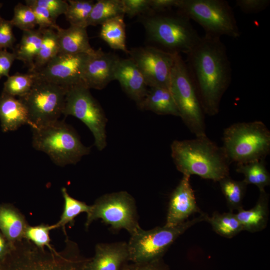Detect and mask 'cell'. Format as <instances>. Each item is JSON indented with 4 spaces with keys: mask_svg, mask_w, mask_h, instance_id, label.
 I'll return each instance as SVG.
<instances>
[{
    "mask_svg": "<svg viewBox=\"0 0 270 270\" xmlns=\"http://www.w3.org/2000/svg\"><path fill=\"white\" fill-rule=\"evenodd\" d=\"M2 4L0 2V9L2 8ZM2 18L0 16V22L1 20H2Z\"/></svg>",
    "mask_w": 270,
    "mask_h": 270,
    "instance_id": "f6af8a7d",
    "label": "cell"
},
{
    "mask_svg": "<svg viewBox=\"0 0 270 270\" xmlns=\"http://www.w3.org/2000/svg\"><path fill=\"white\" fill-rule=\"evenodd\" d=\"M178 0H150V11L153 13H160L170 10L172 8H177Z\"/></svg>",
    "mask_w": 270,
    "mask_h": 270,
    "instance_id": "7bdbcfd3",
    "label": "cell"
},
{
    "mask_svg": "<svg viewBox=\"0 0 270 270\" xmlns=\"http://www.w3.org/2000/svg\"><path fill=\"white\" fill-rule=\"evenodd\" d=\"M67 90L36 74L30 91L18 98L28 110L32 128L58 120L63 114Z\"/></svg>",
    "mask_w": 270,
    "mask_h": 270,
    "instance_id": "8fae6325",
    "label": "cell"
},
{
    "mask_svg": "<svg viewBox=\"0 0 270 270\" xmlns=\"http://www.w3.org/2000/svg\"><path fill=\"white\" fill-rule=\"evenodd\" d=\"M128 54L142 74L148 86L170 89L175 54L154 46L133 48Z\"/></svg>",
    "mask_w": 270,
    "mask_h": 270,
    "instance_id": "4fadbf2b",
    "label": "cell"
},
{
    "mask_svg": "<svg viewBox=\"0 0 270 270\" xmlns=\"http://www.w3.org/2000/svg\"><path fill=\"white\" fill-rule=\"evenodd\" d=\"M16 60L14 52H8L6 49L0 50V79L8 77L11 66Z\"/></svg>",
    "mask_w": 270,
    "mask_h": 270,
    "instance_id": "b9f144b4",
    "label": "cell"
},
{
    "mask_svg": "<svg viewBox=\"0 0 270 270\" xmlns=\"http://www.w3.org/2000/svg\"><path fill=\"white\" fill-rule=\"evenodd\" d=\"M122 270H170L162 259L144 262L127 264Z\"/></svg>",
    "mask_w": 270,
    "mask_h": 270,
    "instance_id": "60d3db41",
    "label": "cell"
},
{
    "mask_svg": "<svg viewBox=\"0 0 270 270\" xmlns=\"http://www.w3.org/2000/svg\"><path fill=\"white\" fill-rule=\"evenodd\" d=\"M190 180V176L183 175L171 194L164 226H176L186 221L194 213H203L197 206Z\"/></svg>",
    "mask_w": 270,
    "mask_h": 270,
    "instance_id": "2e32d148",
    "label": "cell"
},
{
    "mask_svg": "<svg viewBox=\"0 0 270 270\" xmlns=\"http://www.w3.org/2000/svg\"><path fill=\"white\" fill-rule=\"evenodd\" d=\"M124 15L110 19L101 26L100 38L111 48L120 50L128 54L126 44V24Z\"/></svg>",
    "mask_w": 270,
    "mask_h": 270,
    "instance_id": "d4e9b609",
    "label": "cell"
},
{
    "mask_svg": "<svg viewBox=\"0 0 270 270\" xmlns=\"http://www.w3.org/2000/svg\"><path fill=\"white\" fill-rule=\"evenodd\" d=\"M10 20L2 19L0 22V50L12 48L16 38Z\"/></svg>",
    "mask_w": 270,
    "mask_h": 270,
    "instance_id": "f35d334b",
    "label": "cell"
},
{
    "mask_svg": "<svg viewBox=\"0 0 270 270\" xmlns=\"http://www.w3.org/2000/svg\"><path fill=\"white\" fill-rule=\"evenodd\" d=\"M28 225L24 216L14 206L0 204V231L10 246L24 238Z\"/></svg>",
    "mask_w": 270,
    "mask_h": 270,
    "instance_id": "44dd1931",
    "label": "cell"
},
{
    "mask_svg": "<svg viewBox=\"0 0 270 270\" xmlns=\"http://www.w3.org/2000/svg\"><path fill=\"white\" fill-rule=\"evenodd\" d=\"M90 54L58 53L36 73L40 77L66 88L83 84L82 77Z\"/></svg>",
    "mask_w": 270,
    "mask_h": 270,
    "instance_id": "5bb4252c",
    "label": "cell"
},
{
    "mask_svg": "<svg viewBox=\"0 0 270 270\" xmlns=\"http://www.w3.org/2000/svg\"><path fill=\"white\" fill-rule=\"evenodd\" d=\"M243 230L258 232L266 226L268 216V195L265 190L260 192L258 199L252 208H243L235 214Z\"/></svg>",
    "mask_w": 270,
    "mask_h": 270,
    "instance_id": "7402d4cb",
    "label": "cell"
},
{
    "mask_svg": "<svg viewBox=\"0 0 270 270\" xmlns=\"http://www.w3.org/2000/svg\"><path fill=\"white\" fill-rule=\"evenodd\" d=\"M0 120L4 132L30 124L28 110L22 101L2 92L0 96Z\"/></svg>",
    "mask_w": 270,
    "mask_h": 270,
    "instance_id": "d6986e66",
    "label": "cell"
},
{
    "mask_svg": "<svg viewBox=\"0 0 270 270\" xmlns=\"http://www.w3.org/2000/svg\"><path fill=\"white\" fill-rule=\"evenodd\" d=\"M236 6L244 13L257 14L266 9L270 0H237Z\"/></svg>",
    "mask_w": 270,
    "mask_h": 270,
    "instance_id": "ab89813d",
    "label": "cell"
},
{
    "mask_svg": "<svg viewBox=\"0 0 270 270\" xmlns=\"http://www.w3.org/2000/svg\"><path fill=\"white\" fill-rule=\"evenodd\" d=\"M12 25L22 31L34 29L37 25L34 14L28 6L18 3L14 8V16L10 20Z\"/></svg>",
    "mask_w": 270,
    "mask_h": 270,
    "instance_id": "e575fe53",
    "label": "cell"
},
{
    "mask_svg": "<svg viewBox=\"0 0 270 270\" xmlns=\"http://www.w3.org/2000/svg\"><path fill=\"white\" fill-rule=\"evenodd\" d=\"M60 46L59 53L66 54H93L86 28L72 26L67 28L59 27L56 30Z\"/></svg>",
    "mask_w": 270,
    "mask_h": 270,
    "instance_id": "ffe728a7",
    "label": "cell"
},
{
    "mask_svg": "<svg viewBox=\"0 0 270 270\" xmlns=\"http://www.w3.org/2000/svg\"><path fill=\"white\" fill-rule=\"evenodd\" d=\"M186 56V63L204 114H217L232 78L224 44L220 38L204 35Z\"/></svg>",
    "mask_w": 270,
    "mask_h": 270,
    "instance_id": "6da1fadb",
    "label": "cell"
},
{
    "mask_svg": "<svg viewBox=\"0 0 270 270\" xmlns=\"http://www.w3.org/2000/svg\"><path fill=\"white\" fill-rule=\"evenodd\" d=\"M42 39V30L38 28L23 31L20 41L13 52L16 55V60L22 62L28 67L29 72L33 68Z\"/></svg>",
    "mask_w": 270,
    "mask_h": 270,
    "instance_id": "cb8c5ba5",
    "label": "cell"
},
{
    "mask_svg": "<svg viewBox=\"0 0 270 270\" xmlns=\"http://www.w3.org/2000/svg\"><path fill=\"white\" fill-rule=\"evenodd\" d=\"M178 10L198 24L205 36L238 38L240 32L232 8L224 0H178Z\"/></svg>",
    "mask_w": 270,
    "mask_h": 270,
    "instance_id": "52a82bcc",
    "label": "cell"
},
{
    "mask_svg": "<svg viewBox=\"0 0 270 270\" xmlns=\"http://www.w3.org/2000/svg\"><path fill=\"white\" fill-rule=\"evenodd\" d=\"M120 58L100 48L90 54L82 77L83 84L90 90H102L114 80V72Z\"/></svg>",
    "mask_w": 270,
    "mask_h": 270,
    "instance_id": "9a60e30c",
    "label": "cell"
},
{
    "mask_svg": "<svg viewBox=\"0 0 270 270\" xmlns=\"http://www.w3.org/2000/svg\"><path fill=\"white\" fill-rule=\"evenodd\" d=\"M114 80L119 82L124 91L138 106L147 94L148 86L132 58H120L115 70Z\"/></svg>",
    "mask_w": 270,
    "mask_h": 270,
    "instance_id": "ac0fdd59",
    "label": "cell"
},
{
    "mask_svg": "<svg viewBox=\"0 0 270 270\" xmlns=\"http://www.w3.org/2000/svg\"><path fill=\"white\" fill-rule=\"evenodd\" d=\"M236 171L243 174L244 178L242 180L247 185L256 186L260 192L264 190L265 188L270 184V175L266 168L264 160L237 164Z\"/></svg>",
    "mask_w": 270,
    "mask_h": 270,
    "instance_id": "484cf974",
    "label": "cell"
},
{
    "mask_svg": "<svg viewBox=\"0 0 270 270\" xmlns=\"http://www.w3.org/2000/svg\"><path fill=\"white\" fill-rule=\"evenodd\" d=\"M36 77V73L31 72L10 76L4 82L2 92L14 97L24 96L31 90Z\"/></svg>",
    "mask_w": 270,
    "mask_h": 270,
    "instance_id": "1f68e13d",
    "label": "cell"
},
{
    "mask_svg": "<svg viewBox=\"0 0 270 270\" xmlns=\"http://www.w3.org/2000/svg\"><path fill=\"white\" fill-rule=\"evenodd\" d=\"M170 148L176 166L183 175H197L214 182H219L229 176L230 162L222 147L206 136L192 140H175Z\"/></svg>",
    "mask_w": 270,
    "mask_h": 270,
    "instance_id": "3957f363",
    "label": "cell"
},
{
    "mask_svg": "<svg viewBox=\"0 0 270 270\" xmlns=\"http://www.w3.org/2000/svg\"><path fill=\"white\" fill-rule=\"evenodd\" d=\"M206 214L174 227L166 226L149 230L141 227L130 234L128 242L130 261L144 262L162 259L172 244L186 230L194 224L205 220Z\"/></svg>",
    "mask_w": 270,
    "mask_h": 270,
    "instance_id": "9c48e42d",
    "label": "cell"
},
{
    "mask_svg": "<svg viewBox=\"0 0 270 270\" xmlns=\"http://www.w3.org/2000/svg\"><path fill=\"white\" fill-rule=\"evenodd\" d=\"M138 106L142 110H150L160 115L180 116L173 96L170 89L168 88H150Z\"/></svg>",
    "mask_w": 270,
    "mask_h": 270,
    "instance_id": "603a6c76",
    "label": "cell"
},
{
    "mask_svg": "<svg viewBox=\"0 0 270 270\" xmlns=\"http://www.w3.org/2000/svg\"><path fill=\"white\" fill-rule=\"evenodd\" d=\"M32 144L36 150L47 154L56 165L75 164L90 148L84 145L74 128L62 120L32 128Z\"/></svg>",
    "mask_w": 270,
    "mask_h": 270,
    "instance_id": "5b68a950",
    "label": "cell"
},
{
    "mask_svg": "<svg viewBox=\"0 0 270 270\" xmlns=\"http://www.w3.org/2000/svg\"><path fill=\"white\" fill-rule=\"evenodd\" d=\"M124 14L130 17L150 10V0H122Z\"/></svg>",
    "mask_w": 270,
    "mask_h": 270,
    "instance_id": "74e56055",
    "label": "cell"
},
{
    "mask_svg": "<svg viewBox=\"0 0 270 270\" xmlns=\"http://www.w3.org/2000/svg\"><path fill=\"white\" fill-rule=\"evenodd\" d=\"M75 242L66 240L60 252L40 248L25 238L10 246L0 270H84L88 260Z\"/></svg>",
    "mask_w": 270,
    "mask_h": 270,
    "instance_id": "7a4b0ae2",
    "label": "cell"
},
{
    "mask_svg": "<svg viewBox=\"0 0 270 270\" xmlns=\"http://www.w3.org/2000/svg\"><path fill=\"white\" fill-rule=\"evenodd\" d=\"M222 140L230 163L265 160L270 152V132L261 121L234 124L224 130Z\"/></svg>",
    "mask_w": 270,
    "mask_h": 270,
    "instance_id": "8992f818",
    "label": "cell"
},
{
    "mask_svg": "<svg viewBox=\"0 0 270 270\" xmlns=\"http://www.w3.org/2000/svg\"><path fill=\"white\" fill-rule=\"evenodd\" d=\"M228 206L232 212L242 208V202L246 186L243 180L238 181L227 176L218 182Z\"/></svg>",
    "mask_w": 270,
    "mask_h": 270,
    "instance_id": "f546056e",
    "label": "cell"
},
{
    "mask_svg": "<svg viewBox=\"0 0 270 270\" xmlns=\"http://www.w3.org/2000/svg\"><path fill=\"white\" fill-rule=\"evenodd\" d=\"M190 20L178 12L153 13L144 19L142 23L150 40L162 50L172 54H187L200 41L201 38Z\"/></svg>",
    "mask_w": 270,
    "mask_h": 270,
    "instance_id": "277c9868",
    "label": "cell"
},
{
    "mask_svg": "<svg viewBox=\"0 0 270 270\" xmlns=\"http://www.w3.org/2000/svg\"><path fill=\"white\" fill-rule=\"evenodd\" d=\"M170 90L184 124L196 137L206 136L204 113L186 63L178 54L174 55Z\"/></svg>",
    "mask_w": 270,
    "mask_h": 270,
    "instance_id": "ba28073f",
    "label": "cell"
},
{
    "mask_svg": "<svg viewBox=\"0 0 270 270\" xmlns=\"http://www.w3.org/2000/svg\"><path fill=\"white\" fill-rule=\"evenodd\" d=\"M10 250V245L0 231V262L2 261Z\"/></svg>",
    "mask_w": 270,
    "mask_h": 270,
    "instance_id": "ee69618b",
    "label": "cell"
},
{
    "mask_svg": "<svg viewBox=\"0 0 270 270\" xmlns=\"http://www.w3.org/2000/svg\"><path fill=\"white\" fill-rule=\"evenodd\" d=\"M25 2L26 4L32 10L39 29L52 28L56 30L60 27L56 24V20L54 18L46 9L34 4L30 0H26Z\"/></svg>",
    "mask_w": 270,
    "mask_h": 270,
    "instance_id": "d590c367",
    "label": "cell"
},
{
    "mask_svg": "<svg viewBox=\"0 0 270 270\" xmlns=\"http://www.w3.org/2000/svg\"><path fill=\"white\" fill-rule=\"evenodd\" d=\"M62 193L64 199V210L59 221L54 225L55 228H62L66 234V225L74 224V218L80 213L87 214L90 210V206L72 197L65 188H62Z\"/></svg>",
    "mask_w": 270,
    "mask_h": 270,
    "instance_id": "4dcf8cb0",
    "label": "cell"
},
{
    "mask_svg": "<svg viewBox=\"0 0 270 270\" xmlns=\"http://www.w3.org/2000/svg\"><path fill=\"white\" fill-rule=\"evenodd\" d=\"M205 220L211 224L216 234L226 238H232L243 230L236 214L232 212L222 214L216 212L211 217L206 214Z\"/></svg>",
    "mask_w": 270,
    "mask_h": 270,
    "instance_id": "f1b7e54d",
    "label": "cell"
},
{
    "mask_svg": "<svg viewBox=\"0 0 270 270\" xmlns=\"http://www.w3.org/2000/svg\"><path fill=\"white\" fill-rule=\"evenodd\" d=\"M86 214V229L98 219L109 226L112 231L124 229L130 235L140 228L136 200L126 191L113 192L100 196L90 206Z\"/></svg>",
    "mask_w": 270,
    "mask_h": 270,
    "instance_id": "30bf717a",
    "label": "cell"
},
{
    "mask_svg": "<svg viewBox=\"0 0 270 270\" xmlns=\"http://www.w3.org/2000/svg\"><path fill=\"white\" fill-rule=\"evenodd\" d=\"M64 14L70 25L86 28L88 19L95 2L91 0H70Z\"/></svg>",
    "mask_w": 270,
    "mask_h": 270,
    "instance_id": "d6a6232c",
    "label": "cell"
},
{
    "mask_svg": "<svg viewBox=\"0 0 270 270\" xmlns=\"http://www.w3.org/2000/svg\"><path fill=\"white\" fill-rule=\"evenodd\" d=\"M128 261V242L98 243L94 256L88 258L84 270H122Z\"/></svg>",
    "mask_w": 270,
    "mask_h": 270,
    "instance_id": "e0dca14e",
    "label": "cell"
},
{
    "mask_svg": "<svg viewBox=\"0 0 270 270\" xmlns=\"http://www.w3.org/2000/svg\"><path fill=\"white\" fill-rule=\"evenodd\" d=\"M42 44L34 60V67L31 72H38L60 52V46L56 30L52 28H46L42 30Z\"/></svg>",
    "mask_w": 270,
    "mask_h": 270,
    "instance_id": "4316f807",
    "label": "cell"
},
{
    "mask_svg": "<svg viewBox=\"0 0 270 270\" xmlns=\"http://www.w3.org/2000/svg\"><path fill=\"white\" fill-rule=\"evenodd\" d=\"M54 224H41L36 226L28 225L24 234V238L27 240L40 248L52 249L49 233L54 229Z\"/></svg>",
    "mask_w": 270,
    "mask_h": 270,
    "instance_id": "836d02e7",
    "label": "cell"
},
{
    "mask_svg": "<svg viewBox=\"0 0 270 270\" xmlns=\"http://www.w3.org/2000/svg\"><path fill=\"white\" fill-rule=\"evenodd\" d=\"M124 14L122 0H98L92 8L88 26L102 25L110 19Z\"/></svg>",
    "mask_w": 270,
    "mask_h": 270,
    "instance_id": "83f0119b",
    "label": "cell"
},
{
    "mask_svg": "<svg viewBox=\"0 0 270 270\" xmlns=\"http://www.w3.org/2000/svg\"><path fill=\"white\" fill-rule=\"evenodd\" d=\"M34 4L46 9L56 20L58 16L64 14L68 8V1L64 0H30Z\"/></svg>",
    "mask_w": 270,
    "mask_h": 270,
    "instance_id": "8d00e7d4",
    "label": "cell"
},
{
    "mask_svg": "<svg viewBox=\"0 0 270 270\" xmlns=\"http://www.w3.org/2000/svg\"><path fill=\"white\" fill-rule=\"evenodd\" d=\"M62 114L74 116L83 122L92 132L98 150L106 147L107 118L100 104L83 84L68 89Z\"/></svg>",
    "mask_w": 270,
    "mask_h": 270,
    "instance_id": "7c38bea8",
    "label": "cell"
}]
</instances>
